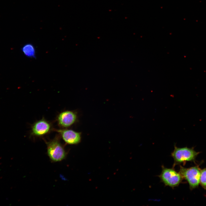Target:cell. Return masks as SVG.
<instances>
[{"label": "cell", "instance_id": "1", "mask_svg": "<svg viewBox=\"0 0 206 206\" xmlns=\"http://www.w3.org/2000/svg\"><path fill=\"white\" fill-rule=\"evenodd\" d=\"M60 139L58 134L53 139L45 141L48 156L53 162L60 161L65 159L67 156V152L60 142Z\"/></svg>", "mask_w": 206, "mask_h": 206}, {"label": "cell", "instance_id": "2", "mask_svg": "<svg viewBox=\"0 0 206 206\" xmlns=\"http://www.w3.org/2000/svg\"><path fill=\"white\" fill-rule=\"evenodd\" d=\"M199 153V152H196L193 148H179L175 145L174 150L171 153L174 160L173 167L186 161H194Z\"/></svg>", "mask_w": 206, "mask_h": 206}, {"label": "cell", "instance_id": "3", "mask_svg": "<svg viewBox=\"0 0 206 206\" xmlns=\"http://www.w3.org/2000/svg\"><path fill=\"white\" fill-rule=\"evenodd\" d=\"M158 176L165 186L172 188L178 186L183 179L180 173L177 172L173 167L168 168L163 165L162 166L161 172Z\"/></svg>", "mask_w": 206, "mask_h": 206}, {"label": "cell", "instance_id": "4", "mask_svg": "<svg viewBox=\"0 0 206 206\" xmlns=\"http://www.w3.org/2000/svg\"><path fill=\"white\" fill-rule=\"evenodd\" d=\"M52 123L44 117L36 121L31 126L30 136L33 138H41L54 131Z\"/></svg>", "mask_w": 206, "mask_h": 206}, {"label": "cell", "instance_id": "5", "mask_svg": "<svg viewBox=\"0 0 206 206\" xmlns=\"http://www.w3.org/2000/svg\"><path fill=\"white\" fill-rule=\"evenodd\" d=\"M201 171L197 167L187 168L180 166L179 172L183 178L188 182L190 188L192 190L199 186L200 183Z\"/></svg>", "mask_w": 206, "mask_h": 206}, {"label": "cell", "instance_id": "6", "mask_svg": "<svg viewBox=\"0 0 206 206\" xmlns=\"http://www.w3.org/2000/svg\"><path fill=\"white\" fill-rule=\"evenodd\" d=\"M78 118V114L76 111L64 110L57 115L56 121L60 128H68L76 123Z\"/></svg>", "mask_w": 206, "mask_h": 206}, {"label": "cell", "instance_id": "7", "mask_svg": "<svg viewBox=\"0 0 206 206\" xmlns=\"http://www.w3.org/2000/svg\"><path fill=\"white\" fill-rule=\"evenodd\" d=\"M66 144H76L79 143L81 138V132L68 128L54 129Z\"/></svg>", "mask_w": 206, "mask_h": 206}, {"label": "cell", "instance_id": "8", "mask_svg": "<svg viewBox=\"0 0 206 206\" xmlns=\"http://www.w3.org/2000/svg\"><path fill=\"white\" fill-rule=\"evenodd\" d=\"M21 50L24 54L30 58H36V51L34 45L31 43L24 44L21 48Z\"/></svg>", "mask_w": 206, "mask_h": 206}, {"label": "cell", "instance_id": "9", "mask_svg": "<svg viewBox=\"0 0 206 206\" xmlns=\"http://www.w3.org/2000/svg\"><path fill=\"white\" fill-rule=\"evenodd\" d=\"M200 183L204 188L206 189V168L201 171Z\"/></svg>", "mask_w": 206, "mask_h": 206}]
</instances>
